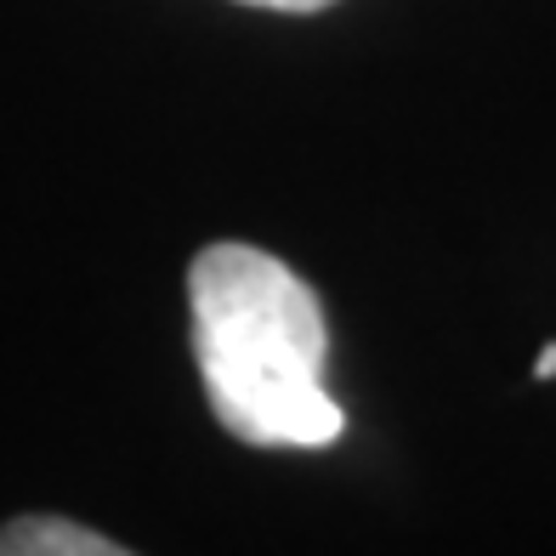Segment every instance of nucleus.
<instances>
[{"label": "nucleus", "instance_id": "3", "mask_svg": "<svg viewBox=\"0 0 556 556\" xmlns=\"http://www.w3.org/2000/svg\"><path fill=\"white\" fill-rule=\"evenodd\" d=\"M244 7H267V12H324L336 0H244Z\"/></svg>", "mask_w": 556, "mask_h": 556}, {"label": "nucleus", "instance_id": "1", "mask_svg": "<svg viewBox=\"0 0 556 556\" xmlns=\"http://www.w3.org/2000/svg\"><path fill=\"white\" fill-rule=\"evenodd\" d=\"M193 358L211 415L250 448H330L346 409L324 387L330 330L307 278L256 244H205L188 267Z\"/></svg>", "mask_w": 556, "mask_h": 556}, {"label": "nucleus", "instance_id": "4", "mask_svg": "<svg viewBox=\"0 0 556 556\" xmlns=\"http://www.w3.org/2000/svg\"><path fill=\"white\" fill-rule=\"evenodd\" d=\"M551 375H556V341L540 352V358H534V381H551Z\"/></svg>", "mask_w": 556, "mask_h": 556}, {"label": "nucleus", "instance_id": "2", "mask_svg": "<svg viewBox=\"0 0 556 556\" xmlns=\"http://www.w3.org/2000/svg\"><path fill=\"white\" fill-rule=\"evenodd\" d=\"M0 556H125V545L68 517H17L0 528Z\"/></svg>", "mask_w": 556, "mask_h": 556}]
</instances>
